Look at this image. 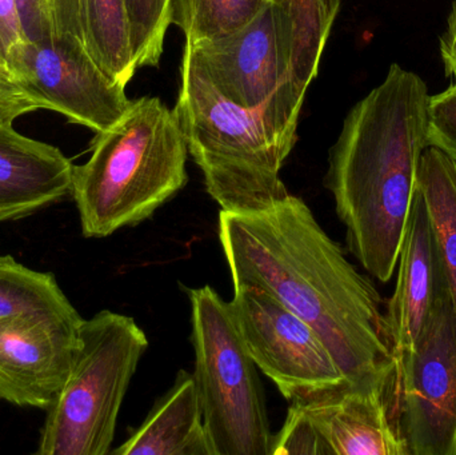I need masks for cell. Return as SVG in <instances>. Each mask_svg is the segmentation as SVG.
I'll list each match as a JSON object with an SVG mask.
<instances>
[{"mask_svg": "<svg viewBox=\"0 0 456 455\" xmlns=\"http://www.w3.org/2000/svg\"><path fill=\"white\" fill-rule=\"evenodd\" d=\"M28 42L18 0H0V71L15 79L16 61Z\"/></svg>", "mask_w": 456, "mask_h": 455, "instance_id": "603a6c76", "label": "cell"}, {"mask_svg": "<svg viewBox=\"0 0 456 455\" xmlns=\"http://www.w3.org/2000/svg\"><path fill=\"white\" fill-rule=\"evenodd\" d=\"M24 317L80 318L51 272L0 256V321Z\"/></svg>", "mask_w": 456, "mask_h": 455, "instance_id": "ac0fdd59", "label": "cell"}, {"mask_svg": "<svg viewBox=\"0 0 456 455\" xmlns=\"http://www.w3.org/2000/svg\"><path fill=\"white\" fill-rule=\"evenodd\" d=\"M83 318L0 321V401L47 410L66 384Z\"/></svg>", "mask_w": 456, "mask_h": 455, "instance_id": "7c38bea8", "label": "cell"}, {"mask_svg": "<svg viewBox=\"0 0 456 455\" xmlns=\"http://www.w3.org/2000/svg\"><path fill=\"white\" fill-rule=\"evenodd\" d=\"M187 45L194 48L218 90L244 109L262 106L289 80V28L273 0L241 28Z\"/></svg>", "mask_w": 456, "mask_h": 455, "instance_id": "8fae6325", "label": "cell"}, {"mask_svg": "<svg viewBox=\"0 0 456 455\" xmlns=\"http://www.w3.org/2000/svg\"><path fill=\"white\" fill-rule=\"evenodd\" d=\"M395 360L410 455H456V309L449 286L412 349Z\"/></svg>", "mask_w": 456, "mask_h": 455, "instance_id": "ba28073f", "label": "cell"}, {"mask_svg": "<svg viewBox=\"0 0 456 455\" xmlns=\"http://www.w3.org/2000/svg\"><path fill=\"white\" fill-rule=\"evenodd\" d=\"M286 19L291 45L289 80L305 93L318 75L322 53L339 12L340 0H273Z\"/></svg>", "mask_w": 456, "mask_h": 455, "instance_id": "e0dca14e", "label": "cell"}, {"mask_svg": "<svg viewBox=\"0 0 456 455\" xmlns=\"http://www.w3.org/2000/svg\"><path fill=\"white\" fill-rule=\"evenodd\" d=\"M430 93L425 80L391 64L385 80L346 117L330 152L324 184L369 274L393 278L428 146Z\"/></svg>", "mask_w": 456, "mask_h": 455, "instance_id": "7a4b0ae2", "label": "cell"}, {"mask_svg": "<svg viewBox=\"0 0 456 455\" xmlns=\"http://www.w3.org/2000/svg\"><path fill=\"white\" fill-rule=\"evenodd\" d=\"M15 79L45 110L96 134L119 122L133 104L126 95V85L104 71L77 40L27 43L16 61Z\"/></svg>", "mask_w": 456, "mask_h": 455, "instance_id": "30bf717a", "label": "cell"}, {"mask_svg": "<svg viewBox=\"0 0 456 455\" xmlns=\"http://www.w3.org/2000/svg\"><path fill=\"white\" fill-rule=\"evenodd\" d=\"M428 146L436 147L456 162V77L446 90L428 99Z\"/></svg>", "mask_w": 456, "mask_h": 455, "instance_id": "7402d4cb", "label": "cell"}, {"mask_svg": "<svg viewBox=\"0 0 456 455\" xmlns=\"http://www.w3.org/2000/svg\"><path fill=\"white\" fill-rule=\"evenodd\" d=\"M417 187L425 200L434 240L456 309V162L436 147H426Z\"/></svg>", "mask_w": 456, "mask_h": 455, "instance_id": "2e32d148", "label": "cell"}, {"mask_svg": "<svg viewBox=\"0 0 456 455\" xmlns=\"http://www.w3.org/2000/svg\"><path fill=\"white\" fill-rule=\"evenodd\" d=\"M186 136L175 110L159 98L133 101L96 134L87 162L72 170L71 195L86 238H106L147 221L187 182Z\"/></svg>", "mask_w": 456, "mask_h": 455, "instance_id": "277c9868", "label": "cell"}, {"mask_svg": "<svg viewBox=\"0 0 456 455\" xmlns=\"http://www.w3.org/2000/svg\"><path fill=\"white\" fill-rule=\"evenodd\" d=\"M192 373L214 455H271L273 435L262 382L231 314L211 286L187 288Z\"/></svg>", "mask_w": 456, "mask_h": 455, "instance_id": "8992f818", "label": "cell"}, {"mask_svg": "<svg viewBox=\"0 0 456 455\" xmlns=\"http://www.w3.org/2000/svg\"><path fill=\"white\" fill-rule=\"evenodd\" d=\"M439 50L447 77H456V0H452L446 29L439 39Z\"/></svg>", "mask_w": 456, "mask_h": 455, "instance_id": "484cf974", "label": "cell"}, {"mask_svg": "<svg viewBox=\"0 0 456 455\" xmlns=\"http://www.w3.org/2000/svg\"><path fill=\"white\" fill-rule=\"evenodd\" d=\"M72 170L58 147L0 126V222L27 218L71 195Z\"/></svg>", "mask_w": 456, "mask_h": 455, "instance_id": "5bb4252c", "label": "cell"}, {"mask_svg": "<svg viewBox=\"0 0 456 455\" xmlns=\"http://www.w3.org/2000/svg\"><path fill=\"white\" fill-rule=\"evenodd\" d=\"M305 95L287 80L262 106L244 109L218 90L186 43L175 111L222 211L259 213L289 197L279 173L297 142Z\"/></svg>", "mask_w": 456, "mask_h": 455, "instance_id": "3957f363", "label": "cell"}, {"mask_svg": "<svg viewBox=\"0 0 456 455\" xmlns=\"http://www.w3.org/2000/svg\"><path fill=\"white\" fill-rule=\"evenodd\" d=\"M53 39H72L87 45L86 0H45Z\"/></svg>", "mask_w": 456, "mask_h": 455, "instance_id": "cb8c5ba5", "label": "cell"}, {"mask_svg": "<svg viewBox=\"0 0 456 455\" xmlns=\"http://www.w3.org/2000/svg\"><path fill=\"white\" fill-rule=\"evenodd\" d=\"M147 347L134 318L103 310L83 320L66 384L45 410L37 454L111 453L123 400Z\"/></svg>", "mask_w": 456, "mask_h": 455, "instance_id": "5b68a950", "label": "cell"}, {"mask_svg": "<svg viewBox=\"0 0 456 455\" xmlns=\"http://www.w3.org/2000/svg\"><path fill=\"white\" fill-rule=\"evenodd\" d=\"M230 310L255 365L289 402L347 381L322 337L256 286H233Z\"/></svg>", "mask_w": 456, "mask_h": 455, "instance_id": "9c48e42d", "label": "cell"}, {"mask_svg": "<svg viewBox=\"0 0 456 455\" xmlns=\"http://www.w3.org/2000/svg\"><path fill=\"white\" fill-rule=\"evenodd\" d=\"M87 45L99 66L127 85L135 75L125 0H86Z\"/></svg>", "mask_w": 456, "mask_h": 455, "instance_id": "d6986e66", "label": "cell"}, {"mask_svg": "<svg viewBox=\"0 0 456 455\" xmlns=\"http://www.w3.org/2000/svg\"><path fill=\"white\" fill-rule=\"evenodd\" d=\"M136 69L159 64L173 15V0H125Z\"/></svg>", "mask_w": 456, "mask_h": 455, "instance_id": "44dd1931", "label": "cell"}, {"mask_svg": "<svg viewBox=\"0 0 456 455\" xmlns=\"http://www.w3.org/2000/svg\"><path fill=\"white\" fill-rule=\"evenodd\" d=\"M396 266L398 280L385 321L394 357L399 358L412 349L436 298L449 286L425 200L418 187Z\"/></svg>", "mask_w": 456, "mask_h": 455, "instance_id": "4fadbf2b", "label": "cell"}, {"mask_svg": "<svg viewBox=\"0 0 456 455\" xmlns=\"http://www.w3.org/2000/svg\"><path fill=\"white\" fill-rule=\"evenodd\" d=\"M115 455H214L203 424L194 377L179 370L143 424L111 451Z\"/></svg>", "mask_w": 456, "mask_h": 455, "instance_id": "9a60e30c", "label": "cell"}, {"mask_svg": "<svg viewBox=\"0 0 456 455\" xmlns=\"http://www.w3.org/2000/svg\"><path fill=\"white\" fill-rule=\"evenodd\" d=\"M271 455H410L396 360L339 386L289 402Z\"/></svg>", "mask_w": 456, "mask_h": 455, "instance_id": "52a82bcc", "label": "cell"}, {"mask_svg": "<svg viewBox=\"0 0 456 455\" xmlns=\"http://www.w3.org/2000/svg\"><path fill=\"white\" fill-rule=\"evenodd\" d=\"M45 110V104L10 75L0 71V126L13 125L29 112Z\"/></svg>", "mask_w": 456, "mask_h": 455, "instance_id": "d4e9b609", "label": "cell"}, {"mask_svg": "<svg viewBox=\"0 0 456 455\" xmlns=\"http://www.w3.org/2000/svg\"><path fill=\"white\" fill-rule=\"evenodd\" d=\"M219 240L233 286L251 285L308 323L347 381L395 361L382 298L300 198L265 211H221Z\"/></svg>", "mask_w": 456, "mask_h": 455, "instance_id": "6da1fadb", "label": "cell"}, {"mask_svg": "<svg viewBox=\"0 0 456 455\" xmlns=\"http://www.w3.org/2000/svg\"><path fill=\"white\" fill-rule=\"evenodd\" d=\"M271 0H173L171 23L187 43L224 37L251 21Z\"/></svg>", "mask_w": 456, "mask_h": 455, "instance_id": "ffe728a7", "label": "cell"}]
</instances>
